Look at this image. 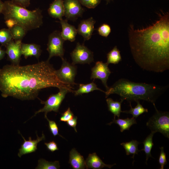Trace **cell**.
Listing matches in <instances>:
<instances>
[{"mask_svg": "<svg viewBox=\"0 0 169 169\" xmlns=\"http://www.w3.org/2000/svg\"><path fill=\"white\" fill-rule=\"evenodd\" d=\"M106 1L107 3H109L110 1H113V0H105Z\"/></svg>", "mask_w": 169, "mask_h": 169, "instance_id": "cell-41", "label": "cell"}, {"mask_svg": "<svg viewBox=\"0 0 169 169\" xmlns=\"http://www.w3.org/2000/svg\"><path fill=\"white\" fill-rule=\"evenodd\" d=\"M70 92L73 91L67 88H62L59 89V91L57 93L51 95L46 101L40 100L41 103L44 104V106L43 108L36 111L32 117L40 112H44L45 115H47L48 112L51 111L58 112L66 94Z\"/></svg>", "mask_w": 169, "mask_h": 169, "instance_id": "cell-6", "label": "cell"}, {"mask_svg": "<svg viewBox=\"0 0 169 169\" xmlns=\"http://www.w3.org/2000/svg\"><path fill=\"white\" fill-rule=\"evenodd\" d=\"M69 163L74 169H83L86 168L85 161L75 148L70 151Z\"/></svg>", "mask_w": 169, "mask_h": 169, "instance_id": "cell-19", "label": "cell"}, {"mask_svg": "<svg viewBox=\"0 0 169 169\" xmlns=\"http://www.w3.org/2000/svg\"><path fill=\"white\" fill-rule=\"evenodd\" d=\"M160 154L159 158V163L161 166L160 169H163L164 167L167 164L166 154L164 151L163 147H160Z\"/></svg>", "mask_w": 169, "mask_h": 169, "instance_id": "cell-34", "label": "cell"}, {"mask_svg": "<svg viewBox=\"0 0 169 169\" xmlns=\"http://www.w3.org/2000/svg\"><path fill=\"white\" fill-rule=\"evenodd\" d=\"M44 117L48 121L49 129L53 135L54 136L58 135L63 138L59 133L58 127L56 122L54 121L49 120L47 117V115H44Z\"/></svg>", "mask_w": 169, "mask_h": 169, "instance_id": "cell-30", "label": "cell"}, {"mask_svg": "<svg viewBox=\"0 0 169 169\" xmlns=\"http://www.w3.org/2000/svg\"><path fill=\"white\" fill-rule=\"evenodd\" d=\"M63 3L67 20L74 21L82 15L84 10L79 0H63Z\"/></svg>", "mask_w": 169, "mask_h": 169, "instance_id": "cell-10", "label": "cell"}, {"mask_svg": "<svg viewBox=\"0 0 169 169\" xmlns=\"http://www.w3.org/2000/svg\"><path fill=\"white\" fill-rule=\"evenodd\" d=\"M154 133H155L154 132H151L143 142L144 147L141 150L144 151L145 153L146 163H147V161L149 157H152L151 154V151L154 145L152 138Z\"/></svg>", "mask_w": 169, "mask_h": 169, "instance_id": "cell-24", "label": "cell"}, {"mask_svg": "<svg viewBox=\"0 0 169 169\" xmlns=\"http://www.w3.org/2000/svg\"><path fill=\"white\" fill-rule=\"evenodd\" d=\"M168 87L154 84L136 83L121 78L116 81L105 92V97L116 94L122 101L129 102L142 100L155 103L156 100Z\"/></svg>", "mask_w": 169, "mask_h": 169, "instance_id": "cell-3", "label": "cell"}, {"mask_svg": "<svg viewBox=\"0 0 169 169\" xmlns=\"http://www.w3.org/2000/svg\"><path fill=\"white\" fill-rule=\"evenodd\" d=\"M108 110L114 115V119L116 116L119 118L121 112H122L121 109V104L123 101H114L111 98H108L106 100Z\"/></svg>", "mask_w": 169, "mask_h": 169, "instance_id": "cell-22", "label": "cell"}, {"mask_svg": "<svg viewBox=\"0 0 169 169\" xmlns=\"http://www.w3.org/2000/svg\"><path fill=\"white\" fill-rule=\"evenodd\" d=\"M77 117L74 116L72 119L66 122L68 125L73 128L76 132L77 131L76 129V125L77 124Z\"/></svg>", "mask_w": 169, "mask_h": 169, "instance_id": "cell-37", "label": "cell"}, {"mask_svg": "<svg viewBox=\"0 0 169 169\" xmlns=\"http://www.w3.org/2000/svg\"><path fill=\"white\" fill-rule=\"evenodd\" d=\"M113 123L117 124L120 128V131L123 132L124 131L129 130L131 126L134 124H136V121L135 118L132 117L131 118H127L125 119H114L111 122L107 124L111 125Z\"/></svg>", "mask_w": 169, "mask_h": 169, "instance_id": "cell-20", "label": "cell"}, {"mask_svg": "<svg viewBox=\"0 0 169 169\" xmlns=\"http://www.w3.org/2000/svg\"><path fill=\"white\" fill-rule=\"evenodd\" d=\"M13 39L14 40H22L27 31L22 26L16 24L9 29Z\"/></svg>", "mask_w": 169, "mask_h": 169, "instance_id": "cell-25", "label": "cell"}, {"mask_svg": "<svg viewBox=\"0 0 169 169\" xmlns=\"http://www.w3.org/2000/svg\"><path fill=\"white\" fill-rule=\"evenodd\" d=\"M22 40H12L5 46L6 53L13 64H19L22 55L21 45Z\"/></svg>", "mask_w": 169, "mask_h": 169, "instance_id": "cell-12", "label": "cell"}, {"mask_svg": "<svg viewBox=\"0 0 169 169\" xmlns=\"http://www.w3.org/2000/svg\"><path fill=\"white\" fill-rule=\"evenodd\" d=\"M99 34L102 36L107 37L111 32L110 26L106 23H104L98 28Z\"/></svg>", "mask_w": 169, "mask_h": 169, "instance_id": "cell-32", "label": "cell"}, {"mask_svg": "<svg viewBox=\"0 0 169 169\" xmlns=\"http://www.w3.org/2000/svg\"><path fill=\"white\" fill-rule=\"evenodd\" d=\"M14 3L25 8L28 7L30 4V0H11Z\"/></svg>", "mask_w": 169, "mask_h": 169, "instance_id": "cell-36", "label": "cell"}, {"mask_svg": "<svg viewBox=\"0 0 169 169\" xmlns=\"http://www.w3.org/2000/svg\"><path fill=\"white\" fill-rule=\"evenodd\" d=\"M137 103L136 106L134 108H132L131 102H130V106L131 109L129 110L122 111V112L130 114H131L133 117L136 118L141 114L145 113L148 112V110L147 109L145 108L140 103V101L136 102Z\"/></svg>", "mask_w": 169, "mask_h": 169, "instance_id": "cell-27", "label": "cell"}, {"mask_svg": "<svg viewBox=\"0 0 169 169\" xmlns=\"http://www.w3.org/2000/svg\"><path fill=\"white\" fill-rule=\"evenodd\" d=\"M108 64L106 63H104L102 61L97 62L95 65L91 69V79H99L101 80L106 90L109 87L107 82L109 76L111 73L108 67Z\"/></svg>", "mask_w": 169, "mask_h": 169, "instance_id": "cell-11", "label": "cell"}, {"mask_svg": "<svg viewBox=\"0 0 169 169\" xmlns=\"http://www.w3.org/2000/svg\"><path fill=\"white\" fill-rule=\"evenodd\" d=\"M3 5L4 2H3L1 0H0V14L2 13Z\"/></svg>", "mask_w": 169, "mask_h": 169, "instance_id": "cell-40", "label": "cell"}, {"mask_svg": "<svg viewBox=\"0 0 169 169\" xmlns=\"http://www.w3.org/2000/svg\"><path fill=\"white\" fill-rule=\"evenodd\" d=\"M13 40L8 28L0 29V44L5 46L9 42Z\"/></svg>", "mask_w": 169, "mask_h": 169, "instance_id": "cell-29", "label": "cell"}, {"mask_svg": "<svg viewBox=\"0 0 169 169\" xmlns=\"http://www.w3.org/2000/svg\"><path fill=\"white\" fill-rule=\"evenodd\" d=\"M5 20V23L9 29L12 28L16 25L17 24L16 22L13 19L9 18Z\"/></svg>", "mask_w": 169, "mask_h": 169, "instance_id": "cell-38", "label": "cell"}, {"mask_svg": "<svg viewBox=\"0 0 169 169\" xmlns=\"http://www.w3.org/2000/svg\"><path fill=\"white\" fill-rule=\"evenodd\" d=\"M81 4L89 8H94L100 3L101 0H79Z\"/></svg>", "mask_w": 169, "mask_h": 169, "instance_id": "cell-31", "label": "cell"}, {"mask_svg": "<svg viewBox=\"0 0 169 169\" xmlns=\"http://www.w3.org/2000/svg\"><path fill=\"white\" fill-rule=\"evenodd\" d=\"M42 50L40 46L35 44L22 43L21 53L26 59L28 57L33 56L38 59L41 55Z\"/></svg>", "mask_w": 169, "mask_h": 169, "instance_id": "cell-16", "label": "cell"}, {"mask_svg": "<svg viewBox=\"0 0 169 169\" xmlns=\"http://www.w3.org/2000/svg\"><path fill=\"white\" fill-rule=\"evenodd\" d=\"M95 20L92 17L81 20L77 30V33L82 36L84 40H89L91 38L94 30Z\"/></svg>", "mask_w": 169, "mask_h": 169, "instance_id": "cell-14", "label": "cell"}, {"mask_svg": "<svg viewBox=\"0 0 169 169\" xmlns=\"http://www.w3.org/2000/svg\"><path fill=\"white\" fill-rule=\"evenodd\" d=\"M65 40L62 38L60 32L58 30L54 31L49 37L47 50L49 53L48 60L54 56L63 58L64 49L63 44Z\"/></svg>", "mask_w": 169, "mask_h": 169, "instance_id": "cell-7", "label": "cell"}, {"mask_svg": "<svg viewBox=\"0 0 169 169\" xmlns=\"http://www.w3.org/2000/svg\"><path fill=\"white\" fill-rule=\"evenodd\" d=\"M140 142L136 140L126 142H123L120 144L125 149L127 155L132 154V158L134 159L135 155L137 154L140 151L138 149V145Z\"/></svg>", "mask_w": 169, "mask_h": 169, "instance_id": "cell-23", "label": "cell"}, {"mask_svg": "<svg viewBox=\"0 0 169 169\" xmlns=\"http://www.w3.org/2000/svg\"><path fill=\"white\" fill-rule=\"evenodd\" d=\"M44 144L46 146L47 149L51 152H53L59 150L57 144L54 141L48 143H45Z\"/></svg>", "mask_w": 169, "mask_h": 169, "instance_id": "cell-35", "label": "cell"}, {"mask_svg": "<svg viewBox=\"0 0 169 169\" xmlns=\"http://www.w3.org/2000/svg\"><path fill=\"white\" fill-rule=\"evenodd\" d=\"M95 90H98L105 93V91L98 88L97 85L93 82L86 84H80L78 89L73 91L74 95L77 96L83 94L88 93Z\"/></svg>", "mask_w": 169, "mask_h": 169, "instance_id": "cell-21", "label": "cell"}, {"mask_svg": "<svg viewBox=\"0 0 169 169\" xmlns=\"http://www.w3.org/2000/svg\"><path fill=\"white\" fill-rule=\"evenodd\" d=\"M60 167L59 161L49 162L41 159L38 161V164L36 169H58Z\"/></svg>", "mask_w": 169, "mask_h": 169, "instance_id": "cell-28", "label": "cell"}, {"mask_svg": "<svg viewBox=\"0 0 169 169\" xmlns=\"http://www.w3.org/2000/svg\"><path fill=\"white\" fill-rule=\"evenodd\" d=\"M59 22L62 27V31L60 33L62 38L65 41L68 40L71 42L74 41L77 33V30L75 27L69 24L66 19H62L60 20Z\"/></svg>", "mask_w": 169, "mask_h": 169, "instance_id": "cell-15", "label": "cell"}, {"mask_svg": "<svg viewBox=\"0 0 169 169\" xmlns=\"http://www.w3.org/2000/svg\"><path fill=\"white\" fill-rule=\"evenodd\" d=\"M6 54L5 51L2 49L0 47V60L3 59L5 56Z\"/></svg>", "mask_w": 169, "mask_h": 169, "instance_id": "cell-39", "label": "cell"}, {"mask_svg": "<svg viewBox=\"0 0 169 169\" xmlns=\"http://www.w3.org/2000/svg\"><path fill=\"white\" fill-rule=\"evenodd\" d=\"M62 64L60 68L55 70L58 78L63 82L74 85L76 84L74 79L77 72V67L74 65L67 62L64 58H61Z\"/></svg>", "mask_w": 169, "mask_h": 169, "instance_id": "cell-8", "label": "cell"}, {"mask_svg": "<svg viewBox=\"0 0 169 169\" xmlns=\"http://www.w3.org/2000/svg\"><path fill=\"white\" fill-rule=\"evenodd\" d=\"M19 132L24 141V142L21 146V148L19 149L18 155L19 157H21L23 155L35 152L37 149L38 144L40 141L45 139V136L43 133L40 137H38L36 133L37 136L36 139L32 140L31 137H29L28 140H26L20 132L19 131Z\"/></svg>", "mask_w": 169, "mask_h": 169, "instance_id": "cell-13", "label": "cell"}, {"mask_svg": "<svg viewBox=\"0 0 169 169\" xmlns=\"http://www.w3.org/2000/svg\"><path fill=\"white\" fill-rule=\"evenodd\" d=\"M42 11L39 8L29 10L8 0L4 2L2 13L6 20L11 18L28 31L39 28L43 23Z\"/></svg>", "mask_w": 169, "mask_h": 169, "instance_id": "cell-4", "label": "cell"}, {"mask_svg": "<svg viewBox=\"0 0 169 169\" xmlns=\"http://www.w3.org/2000/svg\"><path fill=\"white\" fill-rule=\"evenodd\" d=\"M49 60L20 66L6 65L0 69V90L4 98L33 100L42 89L55 87L72 90L71 85L61 81Z\"/></svg>", "mask_w": 169, "mask_h": 169, "instance_id": "cell-1", "label": "cell"}, {"mask_svg": "<svg viewBox=\"0 0 169 169\" xmlns=\"http://www.w3.org/2000/svg\"><path fill=\"white\" fill-rule=\"evenodd\" d=\"M72 64H90L94 61L93 53L84 44L77 43L75 48L70 53Z\"/></svg>", "mask_w": 169, "mask_h": 169, "instance_id": "cell-9", "label": "cell"}, {"mask_svg": "<svg viewBox=\"0 0 169 169\" xmlns=\"http://www.w3.org/2000/svg\"><path fill=\"white\" fill-rule=\"evenodd\" d=\"M107 61L108 64H118L121 60L120 51L116 46L114 47L107 54Z\"/></svg>", "mask_w": 169, "mask_h": 169, "instance_id": "cell-26", "label": "cell"}, {"mask_svg": "<svg viewBox=\"0 0 169 169\" xmlns=\"http://www.w3.org/2000/svg\"><path fill=\"white\" fill-rule=\"evenodd\" d=\"M85 161L86 168L101 169L104 167L111 168L114 165L105 164L97 155L96 153L89 154Z\"/></svg>", "mask_w": 169, "mask_h": 169, "instance_id": "cell-17", "label": "cell"}, {"mask_svg": "<svg viewBox=\"0 0 169 169\" xmlns=\"http://www.w3.org/2000/svg\"><path fill=\"white\" fill-rule=\"evenodd\" d=\"M156 112L149 119L146 126L155 133L159 132L165 137L169 138V113L167 111H159L156 109L155 103L153 104Z\"/></svg>", "mask_w": 169, "mask_h": 169, "instance_id": "cell-5", "label": "cell"}, {"mask_svg": "<svg viewBox=\"0 0 169 169\" xmlns=\"http://www.w3.org/2000/svg\"><path fill=\"white\" fill-rule=\"evenodd\" d=\"M49 15L51 17L62 19L64 16L63 0H54L50 5L48 9Z\"/></svg>", "mask_w": 169, "mask_h": 169, "instance_id": "cell-18", "label": "cell"}, {"mask_svg": "<svg viewBox=\"0 0 169 169\" xmlns=\"http://www.w3.org/2000/svg\"><path fill=\"white\" fill-rule=\"evenodd\" d=\"M151 25L129 29L131 51L137 64L145 70L161 73L169 69V14H159Z\"/></svg>", "mask_w": 169, "mask_h": 169, "instance_id": "cell-2", "label": "cell"}, {"mask_svg": "<svg viewBox=\"0 0 169 169\" xmlns=\"http://www.w3.org/2000/svg\"><path fill=\"white\" fill-rule=\"evenodd\" d=\"M74 117L73 113L71 110L70 108L69 107L66 111L62 114L60 118V121L66 122L72 119Z\"/></svg>", "mask_w": 169, "mask_h": 169, "instance_id": "cell-33", "label": "cell"}]
</instances>
